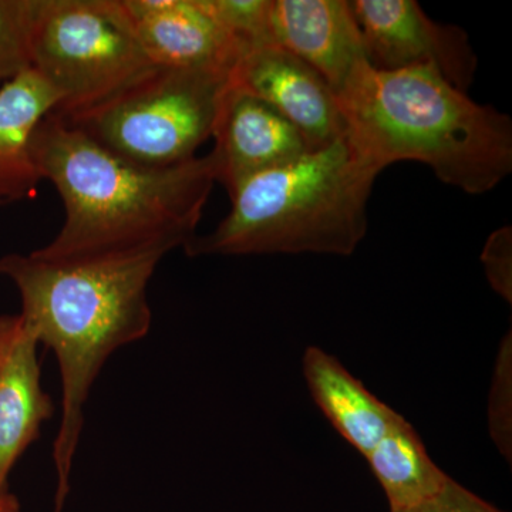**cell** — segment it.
Listing matches in <instances>:
<instances>
[{"mask_svg": "<svg viewBox=\"0 0 512 512\" xmlns=\"http://www.w3.org/2000/svg\"><path fill=\"white\" fill-rule=\"evenodd\" d=\"M30 147L42 180L55 185L66 214L53 241L33 251L49 261L163 259L197 237L217 183L208 156L170 168L137 167L55 111L37 124Z\"/></svg>", "mask_w": 512, "mask_h": 512, "instance_id": "1", "label": "cell"}, {"mask_svg": "<svg viewBox=\"0 0 512 512\" xmlns=\"http://www.w3.org/2000/svg\"><path fill=\"white\" fill-rule=\"evenodd\" d=\"M158 256L56 262L29 255L0 258V275L18 288L20 318L53 350L62 380V419L55 443V512H62L84 426V406L104 363L151 328L147 289Z\"/></svg>", "mask_w": 512, "mask_h": 512, "instance_id": "2", "label": "cell"}, {"mask_svg": "<svg viewBox=\"0 0 512 512\" xmlns=\"http://www.w3.org/2000/svg\"><path fill=\"white\" fill-rule=\"evenodd\" d=\"M346 137L383 171L429 165L467 194L494 190L512 171V123L431 67L380 70L360 64L338 93Z\"/></svg>", "mask_w": 512, "mask_h": 512, "instance_id": "3", "label": "cell"}, {"mask_svg": "<svg viewBox=\"0 0 512 512\" xmlns=\"http://www.w3.org/2000/svg\"><path fill=\"white\" fill-rule=\"evenodd\" d=\"M380 173L345 134L239 184L227 217L184 251L352 255L366 237L367 204Z\"/></svg>", "mask_w": 512, "mask_h": 512, "instance_id": "4", "label": "cell"}, {"mask_svg": "<svg viewBox=\"0 0 512 512\" xmlns=\"http://www.w3.org/2000/svg\"><path fill=\"white\" fill-rule=\"evenodd\" d=\"M229 76L224 70L154 67L103 103L59 116L127 163L175 167L194 160L211 138Z\"/></svg>", "mask_w": 512, "mask_h": 512, "instance_id": "5", "label": "cell"}, {"mask_svg": "<svg viewBox=\"0 0 512 512\" xmlns=\"http://www.w3.org/2000/svg\"><path fill=\"white\" fill-rule=\"evenodd\" d=\"M32 69L57 94L55 113L103 103L151 69L123 0H39Z\"/></svg>", "mask_w": 512, "mask_h": 512, "instance_id": "6", "label": "cell"}, {"mask_svg": "<svg viewBox=\"0 0 512 512\" xmlns=\"http://www.w3.org/2000/svg\"><path fill=\"white\" fill-rule=\"evenodd\" d=\"M367 62L380 70L431 67L467 93L477 57L467 33L431 20L414 0H353Z\"/></svg>", "mask_w": 512, "mask_h": 512, "instance_id": "7", "label": "cell"}, {"mask_svg": "<svg viewBox=\"0 0 512 512\" xmlns=\"http://www.w3.org/2000/svg\"><path fill=\"white\" fill-rule=\"evenodd\" d=\"M229 82L265 101L305 138L308 146H329L346 134L338 96L326 80L276 45L248 50Z\"/></svg>", "mask_w": 512, "mask_h": 512, "instance_id": "8", "label": "cell"}, {"mask_svg": "<svg viewBox=\"0 0 512 512\" xmlns=\"http://www.w3.org/2000/svg\"><path fill=\"white\" fill-rule=\"evenodd\" d=\"M210 157L215 181L231 194L256 174L295 160L311 147L278 111L231 82L215 119Z\"/></svg>", "mask_w": 512, "mask_h": 512, "instance_id": "9", "label": "cell"}, {"mask_svg": "<svg viewBox=\"0 0 512 512\" xmlns=\"http://www.w3.org/2000/svg\"><path fill=\"white\" fill-rule=\"evenodd\" d=\"M123 5L154 66L231 73L244 55L205 0H123Z\"/></svg>", "mask_w": 512, "mask_h": 512, "instance_id": "10", "label": "cell"}, {"mask_svg": "<svg viewBox=\"0 0 512 512\" xmlns=\"http://www.w3.org/2000/svg\"><path fill=\"white\" fill-rule=\"evenodd\" d=\"M269 28L272 43L312 67L336 96L367 62L362 32L346 0H271Z\"/></svg>", "mask_w": 512, "mask_h": 512, "instance_id": "11", "label": "cell"}, {"mask_svg": "<svg viewBox=\"0 0 512 512\" xmlns=\"http://www.w3.org/2000/svg\"><path fill=\"white\" fill-rule=\"evenodd\" d=\"M37 339L20 316H0V491L16 461L55 412L40 383Z\"/></svg>", "mask_w": 512, "mask_h": 512, "instance_id": "12", "label": "cell"}, {"mask_svg": "<svg viewBox=\"0 0 512 512\" xmlns=\"http://www.w3.org/2000/svg\"><path fill=\"white\" fill-rule=\"evenodd\" d=\"M59 106V97L30 69L0 89V207L30 200L42 175L33 160V131Z\"/></svg>", "mask_w": 512, "mask_h": 512, "instance_id": "13", "label": "cell"}, {"mask_svg": "<svg viewBox=\"0 0 512 512\" xmlns=\"http://www.w3.org/2000/svg\"><path fill=\"white\" fill-rule=\"evenodd\" d=\"M302 373L312 399L333 429L362 456H369L397 412L325 350L306 349Z\"/></svg>", "mask_w": 512, "mask_h": 512, "instance_id": "14", "label": "cell"}, {"mask_svg": "<svg viewBox=\"0 0 512 512\" xmlns=\"http://www.w3.org/2000/svg\"><path fill=\"white\" fill-rule=\"evenodd\" d=\"M366 458L390 510L426 501L440 493L451 478L431 460L417 431L399 413Z\"/></svg>", "mask_w": 512, "mask_h": 512, "instance_id": "15", "label": "cell"}, {"mask_svg": "<svg viewBox=\"0 0 512 512\" xmlns=\"http://www.w3.org/2000/svg\"><path fill=\"white\" fill-rule=\"evenodd\" d=\"M39 0H0V89L32 69Z\"/></svg>", "mask_w": 512, "mask_h": 512, "instance_id": "16", "label": "cell"}, {"mask_svg": "<svg viewBox=\"0 0 512 512\" xmlns=\"http://www.w3.org/2000/svg\"><path fill=\"white\" fill-rule=\"evenodd\" d=\"M205 5L244 53L274 45L269 28L271 0H205Z\"/></svg>", "mask_w": 512, "mask_h": 512, "instance_id": "17", "label": "cell"}, {"mask_svg": "<svg viewBox=\"0 0 512 512\" xmlns=\"http://www.w3.org/2000/svg\"><path fill=\"white\" fill-rule=\"evenodd\" d=\"M512 339L511 332L501 343L500 352L495 360L493 386L488 402V427L498 451L511 461V386H512Z\"/></svg>", "mask_w": 512, "mask_h": 512, "instance_id": "18", "label": "cell"}, {"mask_svg": "<svg viewBox=\"0 0 512 512\" xmlns=\"http://www.w3.org/2000/svg\"><path fill=\"white\" fill-rule=\"evenodd\" d=\"M485 275L498 295L512 302V232L510 227L497 229L485 242L481 254Z\"/></svg>", "mask_w": 512, "mask_h": 512, "instance_id": "19", "label": "cell"}, {"mask_svg": "<svg viewBox=\"0 0 512 512\" xmlns=\"http://www.w3.org/2000/svg\"><path fill=\"white\" fill-rule=\"evenodd\" d=\"M390 512H505L450 478L443 490L413 507Z\"/></svg>", "mask_w": 512, "mask_h": 512, "instance_id": "20", "label": "cell"}, {"mask_svg": "<svg viewBox=\"0 0 512 512\" xmlns=\"http://www.w3.org/2000/svg\"><path fill=\"white\" fill-rule=\"evenodd\" d=\"M0 512H22L18 498L9 491L6 493L0 491Z\"/></svg>", "mask_w": 512, "mask_h": 512, "instance_id": "21", "label": "cell"}]
</instances>
